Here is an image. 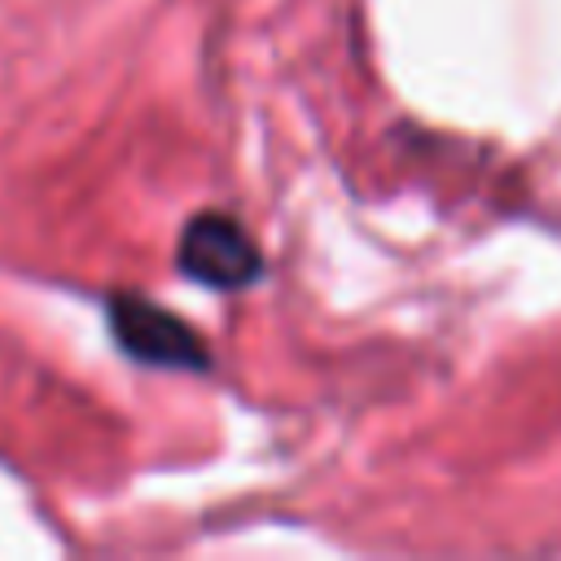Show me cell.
<instances>
[{
  "label": "cell",
  "mask_w": 561,
  "mask_h": 561,
  "mask_svg": "<svg viewBox=\"0 0 561 561\" xmlns=\"http://www.w3.org/2000/svg\"><path fill=\"white\" fill-rule=\"evenodd\" d=\"M110 320H114L118 346L145 364H158V368H202L206 364L202 337L180 316H171L167 307H158L149 298H131V294L114 298Z\"/></svg>",
  "instance_id": "cell-2"
},
{
  "label": "cell",
  "mask_w": 561,
  "mask_h": 561,
  "mask_svg": "<svg viewBox=\"0 0 561 561\" xmlns=\"http://www.w3.org/2000/svg\"><path fill=\"white\" fill-rule=\"evenodd\" d=\"M180 272L193 276L197 285L241 289L263 272V259L237 219L206 210V215L188 219V228L180 237Z\"/></svg>",
  "instance_id": "cell-1"
}]
</instances>
